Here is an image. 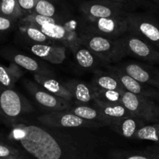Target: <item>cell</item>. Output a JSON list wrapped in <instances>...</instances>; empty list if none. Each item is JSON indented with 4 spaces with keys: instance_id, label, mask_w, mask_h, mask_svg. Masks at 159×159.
<instances>
[{
    "instance_id": "30bf717a",
    "label": "cell",
    "mask_w": 159,
    "mask_h": 159,
    "mask_svg": "<svg viewBox=\"0 0 159 159\" xmlns=\"http://www.w3.org/2000/svg\"><path fill=\"white\" fill-rule=\"evenodd\" d=\"M23 83L36 102L49 111H64L70 109L72 106L71 102L50 93L38 83L36 84L28 79L23 81Z\"/></svg>"
},
{
    "instance_id": "4fadbf2b",
    "label": "cell",
    "mask_w": 159,
    "mask_h": 159,
    "mask_svg": "<svg viewBox=\"0 0 159 159\" xmlns=\"http://www.w3.org/2000/svg\"><path fill=\"white\" fill-rule=\"evenodd\" d=\"M0 55L4 58L10 61V62L16 64L20 68H24L31 72H34V74L54 76L51 70H50L46 65L40 63L38 60L22 54L16 50L10 49V48H2L0 50Z\"/></svg>"
},
{
    "instance_id": "7c38bea8",
    "label": "cell",
    "mask_w": 159,
    "mask_h": 159,
    "mask_svg": "<svg viewBox=\"0 0 159 159\" xmlns=\"http://www.w3.org/2000/svg\"><path fill=\"white\" fill-rule=\"evenodd\" d=\"M138 82L159 89V69L144 64L126 62L116 67Z\"/></svg>"
},
{
    "instance_id": "6da1fadb",
    "label": "cell",
    "mask_w": 159,
    "mask_h": 159,
    "mask_svg": "<svg viewBox=\"0 0 159 159\" xmlns=\"http://www.w3.org/2000/svg\"><path fill=\"white\" fill-rule=\"evenodd\" d=\"M67 129L14 124L9 139L31 159H104L93 139Z\"/></svg>"
},
{
    "instance_id": "d6986e66",
    "label": "cell",
    "mask_w": 159,
    "mask_h": 159,
    "mask_svg": "<svg viewBox=\"0 0 159 159\" xmlns=\"http://www.w3.org/2000/svg\"><path fill=\"white\" fill-rule=\"evenodd\" d=\"M92 86L94 89L126 91L115 73L111 69L108 71H103L100 70L95 71Z\"/></svg>"
},
{
    "instance_id": "d4e9b609",
    "label": "cell",
    "mask_w": 159,
    "mask_h": 159,
    "mask_svg": "<svg viewBox=\"0 0 159 159\" xmlns=\"http://www.w3.org/2000/svg\"><path fill=\"white\" fill-rule=\"evenodd\" d=\"M134 139L152 141L159 145V123H145L138 130Z\"/></svg>"
},
{
    "instance_id": "ba28073f",
    "label": "cell",
    "mask_w": 159,
    "mask_h": 159,
    "mask_svg": "<svg viewBox=\"0 0 159 159\" xmlns=\"http://www.w3.org/2000/svg\"><path fill=\"white\" fill-rule=\"evenodd\" d=\"M37 120L43 125L60 128H91L102 126L96 121L82 119L68 110L51 112L41 115L37 117Z\"/></svg>"
},
{
    "instance_id": "7402d4cb",
    "label": "cell",
    "mask_w": 159,
    "mask_h": 159,
    "mask_svg": "<svg viewBox=\"0 0 159 159\" xmlns=\"http://www.w3.org/2000/svg\"><path fill=\"white\" fill-rule=\"evenodd\" d=\"M70 113L82 118L87 120L96 121L103 125H107V122L104 120L103 116L100 110L95 105H79L71 106V108L67 110Z\"/></svg>"
},
{
    "instance_id": "5b68a950",
    "label": "cell",
    "mask_w": 159,
    "mask_h": 159,
    "mask_svg": "<svg viewBox=\"0 0 159 159\" xmlns=\"http://www.w3.org/2000/svg\"><path fill=\"white\" fill-rule=\"evenodd\" d=\"M125 55L152 64H159V50L138 36L127 32L120 37Z\"/></svg>"
},
{
    "instance_id": "e575fe53",
    "label": "cell",
    "mask_w": 159,
    "mask_h": 159,
    "mask_svg": "<svg viewBox=\"0 0 159 159\" xmlns=\"http://www.w3.org/2000/svg\"><path fill=\"white\" fill-rule=\"evenodd\" d=\"M153 123H159V105L157 104L154 111V120Z\"/></svg>"
},
{
    "instance_id": "603a6c76",
    "label": "cell",
    "mask_w": 159,
    "mask_h": 159,
    "mask_svg": "<svg viewBox=\"0 0 159 159\" xmlns=\"http://www.w3.org/2000/svg\"><path fill=\"white\" fill-rule=\"evenodd\" d=\"M20 33L26 39L27 42L43 44H54L55 42L47 36L40 28L30 24H26L20 22Z\"/></svg>"
},
{
    "instance_id": "8992f818",
    "label": "cell",
    "mask_w": 159,
    "mask_h": 159,
    "mask_svg": "<svg viewBox=\"0 0 159 159\" xmlns=\"http://www.w3.org/2000/svg\"><path fill=\"white\" fill-rule=\"evenodd\" d=\"M80 10L85 19L120 18L127 12L124 4L108 0H89L80 5Z\"/></svg>"
},
{
    "instance_id": "7a4b0ae2",
    "label": "cell",
    "mask_w": 159,
    "mask_h": 159,
    "mask_svg": "<svg viewBox=\"0 0 159 159\" xmlns=\"http://www.w3.org/2000/svg\"><path fill=\"white\" fill-rule=\"evenodd\" d=\"M80 43L103 62H117L126 56L120 37L113 39L83 31L81 35Z\"/></svg>"
},
{
    "instance_id": "83f0119b",
    "label": "cell",
    "mask_w": 159,
    "mask_h": 159,
    "mask_svg": "<svg viewBox=\"0 0 159 159\" xmlns=\"http://www.w3.org/2000/svg\"><path fill=\"white\" fill-rule=\"evenodd\" d=\"M0 14L15 21L25 16L17 0H0Z\"/></svg>"
},
{
    "instance_id": "484cf974",
    "label": "cell",
    "mask_w": 159,
    "mask_h": 159,
    "mask_svg": "<svg viewBox=\"0 0 159 159\" xmlns=\"http://www.w3.org/2000/svg\"><path fill=\"white\" fill-rule=\"evenodd\" d=\"M110 159H159V145L134 152H119Z\"/></svg>"
},
{
    "instance_id": "74e56055",
    "label": "cell",
    "mask_w": 159,
    "mask_h": 159,
    "mask_svg": "<svg viewBox=\"0 0 159 159\" xmlns=\"http://www.w3.org/2000/svg\"><path fill=\"white\" fill-rule=\"evenodd\" d=\"M155 99V100H156V101H158V102H159V93H158V95H157V96H155V99Z\"/></svg>"
},
{
    "instance_id": "9c48e42d",
    "label": "cell",
    "mask_w": 159,
    "mask_h": 159,
    "mask_svg": "<svg viewBox=\"0 0 159 159\" xmlns=\"http://www.w3.org/2000/svg\"><path fill=\"white\" fill-rule=\"evenodd\" d=\"M47 36L54 42H59L65 47L75 49L81 44L80 38L82 33L78 34L75 24L72 22H59L57 23L45 24L40 28Z\"/></svg>"
},
{
    "instance_id": "1f68e13d",
    "label": "cell",
    "mask_w": 159,
    "mask_h": 159,
    "mask_svg": "<svg viewBox=\"0 0 159 159\" xmlns=\"http://www.w3.org/2000/svg\"><path fill=\"white\" fill-rule=\"evenodd\" d=\"M17 21L0 14V36L4 35L15 26Z\"/></svg>"
},
{
    "instance_id": "3957f363",
    "label": "cell",
    "mask_w": 159,
    "mask_h": 159,
    "mask_svg": "<svg viewBox=\"0 0 159 159\" xmlns=\"http://www.w3.org/2000/svg\"><path fill=\"white\" fill-rule=\"evenodd\" d=\"M127 32L138 36L159 50V22L150 15L127 12Z\"/></svg>"
},
{
    "instance_id": "5bb4252c",
    "label": "cell",
    "mask_w": 159,
    "mask_h": 159,
    "mask_svg": "<svg viewBox=\"0 0 159 159\" xmlns=\"http://www.w3.org/2000/svg\"><path fill=\"white\" fill-rule=\"evenodd\" d=\"M26 48L39 58L52 64L62 63L66 57V47L65 45L31 43L26 46Z\"/></svg>"
},
{
    "instance_id": "44dd1931",
    "label": "cell",
    "mask_w": 159,
    "mask_h": 159,
    "mask_svg": "<svg viewBox=\"0 0 159 159\" xmlns=\"http://www.w3.org/2000/svg\"><path fill=\"white\" fill-rule=\"evenodd\" d=\"M23 75L21 68L16 64L10 62L9 66L0 63V85L5 88L13 89L15 84Z\"/></svg>"
},
{
    "instance_id": "ffe728a7",
    "label": "cell",
    "mask_w": 159,
    "mask_h": 159,
    "mask_svg": "<svg viewBox=\"0 0 159 159\" xmlns=\"http://www.w3.org/2000/svg\"><path fill=\"white\" fill-rule=\"evenodd\" d=\"M95 106L100 110L104 120L109 126L124 117L134 116L123 104H106L95 102Z\"/></svg>"
},
{
    "instance_id": "ac0fdd59",
    "label": "cell",
    "mask_w": 159,
    "mask_h": 159,
    "mask_svg": "<svg viewBox=\"0 0 159 159\" xmlns=\"http://www.w3.org/2000/svg\"><path fill=\"white\" fill-rule=\"evenodd\" d=\"M145 123H147V121L143 118L137 116H130L116 121L111 124L110 127L124 138H134L138 130Z\"/></svg>"
},
{
    "instance_id": "d6a6232c",
    "label": "cell",
    "mask_w": 159,
    "mask_h": 159,
    "mask_svg": "<svg viewBox=\"0 0 159 159\" xmlns=\"http://www.w3.org/2000/svg\"><path fill=\"white\" fill-rule=\"evenodd\" d=\"M25 16L32 13L39 0H17Z\"/></svg>"
},
{
    "instance_id": "f35d334b",
    "label": "cell",
    "mask_w": 159,
    "mask_h": 159,
    "mask_svg": "<svg viewBox=\"0 0 159 159\" xmlns=\"http://www.w3.org/2000/svg\"><path fill=\"white\" fill-rule=\"evenodd\" d=\"M0 116H2V112L1 109H0Z\"/></svg>"
},
{
    "instance_id": "8fae6325",
    "label": "cell",
    "mask_w": 159,
    "mask_h": 159,
    "mask_svg": "<svg viewBox=\"0 0 159 159\" xmlns=\"http://www.w3.org/2000/svg\"><path fill=\"white\" fill-rule=\"evenodd\" d=\"M122 104L134 116L143 118L147 122H153L154 111L157 103L152 99L124 91Z\"/></svg>"
},
{
    "instance_id": "2e32d148",
    "label": "cell",
    "mask_w": 159,
    "mask_h": 159,
    "mask_svg": "<svg viewBox=\"0 0 159 159\" xmlns=\"http://www.w3.org/2000/svg\"><path fill=\"white\" fill-rule=\"evenodd\" d=\"M65 87L69 90L74 101L81 105H95L93 99L94 89L84 82L77 80H69L64 82Z\"/></svg>"
},
{
    "instance_id": "52a82bcc",
    "label": "cell",
    "mask_w": 159,
    "mask_h": 159,
    "mask_svg": "<svg viewBox=\"0 0 159 159\" xmlns=\"http://www.w3.org/2000/svg\"><path fill=\"white\" fill-rule=\"evenodd\" d=\"M83 31L117 39L128 31L127 16L120 18L85 19Z\"/></svg>"
},
{
    "instance_id": "f1b7e54d",
    "label": "cell",
    "mask_w": 159,
    "mask_h": 159,
    "mask_svg": "<svg viewBox=\"0 0 159 159\" xmlns=\"http://www.w3.org/2000/svg\"><path fill=\"white\" fill-rule=\"evenodd\" d=\"M61 21H62V20L59 17H48L35 12L27 14L20 20V23L33 25L38 28H40L42 26L48 23L52 24V23H57Z\"/></svg>"
},
{
    "instance_id": "4dcf8cb0",
    "label": "cell",
    "mask_w": 159,
    "mask_h": 159,
    "mask_svg": "<svg viewBox=\"0 0 159 159\" xmlns=\"http://www.w3.org/2000/svg\"><path fill=\"white\" fill-rule=\"evenodd\" d=\"M22 151L16 146H14L0 138V158L16 155L21 153Z\"/></svg>"
},
{
    "instance_id": "8d00e7d4",
    "label": "cell",
    "mask_w": 159,
    "mask_h": 159,
    "mask_svg": "<svg viewBox=\"0 0 159 159\" xmlns=\"http://www.w3.org/2000/svg\"><path fill=\"white\" fill-rule=\"evenodd\" d=\"M152 1H153L154 2H155V4H156L157 6H158L159 7V0H152Z\"/></svg>"
},
{
    "instance_id": "9a60e30c",
    "label": "cell",
    "mask_w": 159,
    "mask_h": 159,
    "mask_svg": "<svg viewBox=\"0 0 159 159\" xmlns=\"http://www.w3.org/2000/svg\"><path fill=\"white\" fill-rule=\"evenodd\" d=\"M110 69L115 73L126 91L130 92L134 94L141 95V96H146V97H148L152 99H155V96L159 93V89H158L138 82L133 77L127 75V73L124 72L116 67H113Z\"/></svg>"
},
{
    "instance_id": "4316f807",
    "label": "cell",
    "mask_w": 159,
    "mask_h": 159,
    "mask_svg": "<svg viewBox=\"0 0 159 159\" xmlns=\"http://www.w3.org/2000/svg\"><path fill=\"white\" fill-rule=\"evenodd\" d=\"M124 92L120 90L94 89L93 99L95 102L106 104H122Z\"/></svg>"
},
{
    "instance_id": "cb8c5ba5",
    "label": "cell",
    "mask_w": 159,
    "mask_h": 159,
    "mask_svg": "<svg viewBox=\"0 0 159 159\" xmlns=\"http://www.w3.org/2000/svg\"><path fill=\"white\" fill-rule=\"evenodd\" d=\"M73 51H75L76 62L84 69H94L96 67H98L101 61H103L82 44L73 49Z\"/></svg>"
},
{
    "instance_id": "836d02e7",
    "label": "cell",
    "mask_w": 159,
    "mask_h": 159,
    "mask_svg": "<svg viewBox=\"0 0 159 159\" xmlns=\"http://www.w3.org/2000/svg\"><path fill=\"white\" fill-rule=\"evenodd\" d=\"M0 159H31V158H30L27 155H26L23 151H22L21 153L18 154V155H11V156L6 157V158H1Z\"/></svg>"
},
{
    "instance_id": "277c9868",
    "label": "cell",
    "mask_w": 159,
    "mask_h": 159,
    "mask_svg": "<svg viewBox=\"0 0 159 159\" xmlns=\"http://www.w3.org/2000/svg\"><path fill=\"white\" fill-rule=\"evenodd\" d=\"M0 109L2 116L10 122L16 121L23 115L32 111L33 107L23 95L13 89L0 85Z\"/></svg>"
},
{
    "instance_id": "f546056e",
    "label": "cell",
    "mask_w": 159,
    "mask_h": 159,
    "mask_svg": "<svg viewBox=\"0 0 159 159\" xmlns=\"http://www.w3.org/2000/svg\"><path fill=\"white\" fill-rule=\"evenodd\" d=\"M33 12L48 17H54L57 13L55 6L48 0H39Z\"/></svg>"
},
{
    "instance_id": "d590c367",
    "label": "cell",
    "mask_w": 159,
    "mask_h": 159,
    "mask_svg": "<svg viewBox=\"0 0 159 159\" xmlns=\"http://www.w3.org/2000/svg\"><path fill=\"white\" fill-rule=\"evenodd\" d=\"M108 1L118 2H121V3H123V4H124V1H125V0H108Z\"/></svg>"
},
{
    "instance_id": "e0dca14e",
    "label": "cell",
    "mask_w": 159,
    "mask_h": 159,
    "mask_svg": "<svg viewBox=\"0 0 159 159\" xmlns=\"http://www.w3.org/2000/svg\"><path fill=\"white\" fill-rule=\"evenodd\" d=\"M34 78L37 83H38L40 86H42L50 93L61 98H63L71 102L74 100L71 93L65 87V84L57 80L54 76L46 75L42 74H34Z\"/></svg>"
}]
</instances>
